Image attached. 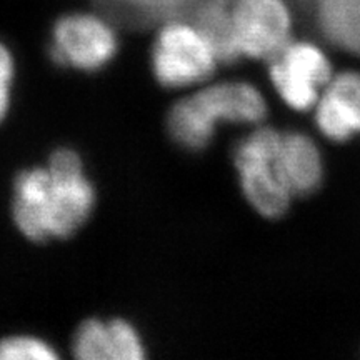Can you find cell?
Segmentation results:
<instances>
[{
  "instance_id": "11",
  "label": "cell",
  "mask_w": 360,
  "mask_h": 360,
  "mask_svg": "<svg viewBox=\"0 0 360 360\" xmlns=\"http://www.w3.org/2000/svg\"><path fill=\"white\" fill-rule=\"evenodd\" d=\"M314 20L328 47L360 58V0H314Z\"/></svg>"
},
{
  "instance_id": "2",
  "label": "cell",
  "mask_w": 360,
  "mask_h": 360,
  "mask_svg": "<svg viewBox=\"0 0 360 360\" xmlns=\"http://www.w3.org/2000/svg\"><path fill=\"white\" fill-rule=\"evenodd\" d=\"M270 103L264 89L247 79L207 82L180 98L167 115L172 141L187 152H202L214 142L219 129H252L269 122Z\"/></svg>"
},
{
  "instance_id": "9",
  "label": "cell",
  "mask_w": 360,
  "mask_h": 360,
  "mask_svg": "<svg viewBox=\"0 0 360 360\" xmlns=\"http://www.w3.org/2000/svg\"><path fill=\"white\" fill-rule=\"evenodd\" d=\"M277 160L294 200L310 199L323 187L326 157L312 134L300 129H281Z\"/></svg>"
},
{
  "instance_id": "1",
  "label": "cell",
  "mask_w": 360,
  "mask_h": 360,
  "mask_svg": "<svg viewBox=\"0 0 360 360\" xmlns=\"http://www.w3.org/2000/svg\"><path fill=\"white\" fill-rule=\"evenodd\" d=\"M96 204V188L77 152L58 148L47 167L20 172L13 186V220L35 242L67 238L82 227Z\"/></svg>"
},
{
  "instance_id": "5",
  "label": "cell",
  "mask_w": 360,
  "mask_h": 360,
  "mask_svg": "<svg viewBox=\"0 0 360 360\" xmlns=\"http://www.w3.org/2000/svg\"><path fill=\"white\" fill-rule=\"evenodd\" d=\"M265 65L274 96L287 110L299 115L314 110L335 72L326 45L297 35Z\"/></svg>"
},
{
  "instance_id": "6",
  "label": "cell",
  "mask_w": 360,
  "mask_h": 360,
  "mask_svg": "<svg viewBox=\"0 0 360 360\" xmlns=\"http://www.w3.org/2000/svg\"><path fill=\"white\" fill-rule=\"evenodd\" d=\"M238 60L269 62L295 37L290 0H225Z\"/></svg>"
},
{
  "instance_id": "7",
  "label": "cell",
  "mask_w": 360,
  "mask_h": 360,
  "mask_svg": "<svg viewBox=\"0 0 360 360\" xmlns=\"http://www.w3.org/2000/svg\"><path fill=\"white\" fill-rule=\"evenodd\" d=\"M117 34L105 17L92 12H72L52 29L51 56L58 65L96 72L115 57Z\"/></svg>"
},
{
  "instance_id": "10",
  "label": "cell",
  "mask_w": 360,
  "mask_h": 360,
  "mask_svg": "<svg viewBox=\"0 0 360 360\" xmlns=\"http://www.w3.org/2000/svg\"><path fill=\"white\" fill-rule=\"evenodd\" d=\"M74 354L82 360H141L146 357L143 342L129 322L90 319L74 337Z\"/></svg>"
},
{
  "instance_id": "4",
  "label": "cell",
  "mask_w": 360,
  "mask_h": 360,
  "mask_svg": "<svg viewBox=\"0 0 360 360\" xmlns=\"http://www.w3.org/2000/svg\"><path fill=\"white\" fill-rule=\"evenodd\" d=\"M150 60L157 82L167 89L204 85L222 64L212 42L188 13L164 20Z\"/></svg>"
},
{
  "instance_id": "14",
  "label": "cell",
  "mask_w": 360,
  "mask_h": 360,
  "mask_svg": "<svg viewBox=\"0 0 360 360\" xmlns=\"http://www.w3.org/2000/svg\"><path fill=\"white\" fill-rule=\"evenodd\" d=\"M13 74H15V65H13L12 53L6 44L0 42V122L6 119L11 107Z\"/></svg>"
},
{
  "instance_id": "3",
  "label": "cell",
  "mask_w": 360,
  "mask_h": 360,
  "mask_svg": "<svg viewBox=\"0 0 360 360\" xmlns=\"http://www.w3.org/2000/svg\"><path fill=\"white\" fill-rule=\"evenodd\" d=\"M278 137L281 129L265 122L247 129L232 150V165L242 197L264 220L283 219L295 202L278 167Z\"/></svg>"
},
{
  "instance_id": "12",
  "label": "cell",
  "mask_w": 360,
  "mask_h": 360,
  "mask_svg": "<svg viewBox=\"0 0 360 360\" xmlns=\"http://www.w3.org/2000/svg\"><path fill=\"white\" fill-rule=\"evenodd\" d=\"M105 6L120 19L134 25L164 22L172 17L186 15L195 0H103Z\"/></svg>"
},
{
  "instance_id": "13",
  "label": "cell",
  "mask_w": 360,
  "mask_h": 360,
  "mask_svg": "<svg viewBox=\"0 0 360 360\" xmlns=\"http://www.w3.org/2000/svg\"><path fill=\"white\" fill-rule=\"evenodd\" d=\"M57 357L56 349L37 337L12 335L0 340V360H51Z\"/></svg>"
},
{
  "instance_id": "8",
  "label": "cell",
  "mask_w": 360,
  "mask_h": 360,
  "mask_svg": "<svg viewBox=\"0 0 360 360\" xmlns=\"http://www.w3.org/2000/svg\"><path fill=\"white\" fill-rule=\"evenodd\" d=\"M310 115L315 134L332 146L360 139V70H335Z\"/></svg>"
}]
</instances>
